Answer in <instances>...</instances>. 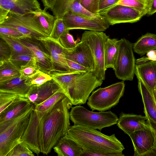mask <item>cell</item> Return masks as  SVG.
Segmentation results:
<instances>
[{"instance_id":"25","label":"cell","mask_w":156,"mask_h":156,"mask_svg":"<svg viewBox=\"0 0 156 156\" xmlns=\"http://www.w3.org/2000/svg\"><path fill=\"white\" fill-rule=\"evenodd\" d=\"M119 40L108 38L104 45V58L105 69H113L117 56Z\"/></svg>"},{"instance_id":"37","label":"cell","mask_w":156,"mask_h":156,"mask_svg":"<svg viewBox=\"0 0 156 156\" xmlns=\"http://www.w3.org/2000/svg\"><path fill=\"white\" fill-rule=\"evenodd\" d=\"M69 30H66L60 36L59 41L62 47L65 48H74L77 43L75 41L72 35L69 33Z\"/></svg>"},{"instance_id":"46","label":"cell","mask_w":156,"mask_h":156,"mask_svg":"<svg viewBox=\"0 0 156 156\" xmlns=\"http://www.w3.org/2000/svg\"><path fill=\"white\" fill-rule=\"evenodd\" d=\"M146 117L147 119V122L151 128L154 137V149L156 150V123L151 120L147 117Z\"/></svg>"},{"instance_id":"31","label":"cell","mask_w":156,"mask_h":156,"mask_svg":"<svg viewBox=\"0 0 156 156\" xmlns=\"http://www.w3.org/2000/svg\"><path fill=\"white\" fill-rule=\"evenodd\" d=\"M152 1V0H120L117 4L133 8L138 11L143 16L147 14L150 7Z\"/></svg>"},{"instance_id":"28","label":"cell","mask_w":156,"mask_h":156,"mask_svg":"<svg viewBox=\"0 0 156 156\" xmlns=\"http://www.w3.org/2000/svg\"><path fill=\"white\" fill-rule=\"evenodd\" d=\"M20 76V69L10 60L0 63V85Z\"/></svg>"},{"instance_id":"29","label":"cell","mask_w":156,"mask_h":156,"mask_svg":"<svg viewBox=\"0 0 156 156\" xmlns=\"http://www.w3.org/2000/svg\"><path fill=\"white\" fill-rule=\"evenodd\" d=\"M32 13L44 32L49 36L56 19L55 16L45 9H41L36 10Z\"/></svg>"},{"instance_id":"13","label":"cell","mask_w":156,"mask_h":156,"mask_svg":"<svg viewBox=\"0 0 156 156\" xmlns=\"http://www.w3.org/2000/svg\"><path fill=\"white\" fill-rule=\"evenodd\" d=\"M104 17L110 25L122 23H133L142 17L137 10L130 7L117 4L99 14Z\"/></svg>"},{"instance_id":"45","label":"cell","mask_w":156,"mask_h":156,"mask_svg":"<svg viewBox=\"0 0 156 156\" xmlns=\"http://www.w3.org/2000/svg\"><path fill=\"white\" fill-rule=\"evenodd\" d=\"M68 65L70 69V72L74 71L90 72L85 66L72 61L66 59Z\"/></svg>"},{"instance_id":"14","label":"cell","mask_w":156,"mask_h":156,"mask_svg":"<svg viewBox=\"0 0 156 156\" xmlns=\"http://www.w3.org/2000/svg\"><path fill=\"white\" fill-rule=\"evenodd\" d=\"M129 136L133 146L134 156L150 155L154 149V138L149 126L147 128L132 133Z\"/></svg>"},{"instance_id":"21","label":"cell","mask_w":156,"mask_h":156,"mask_svg":"<svg viewBox=\"0 0 156 156\" xmlns=\"http://www.w3.org/2000/svg\"><path fill=\"white\" fill-rule=\"evenodd\" d=\"M80 0H56L51 10L56 19L62 18L65 14L69 11L84 15L87 9L80 3Z\"/></svg>"},{"instance_id":"33","label":"cell","mask_w":156,"mask_h":156,"mask_svg":"<svg viewBox=\"0 0 156 156\" xmlns=\"http://www.w3.org/2000/svg\"><path fill=\"white\" fill-rule=\"evenodd\" d=\"M20 96H21L13 93L0 91V113Z\"/></svg>"},{"instance_id":"26","label":"cell","mask_w":156,"mask_h":156,"mask_svg":"<svg viewBox=\"0 0 156 156\" xmlns=\"http://www.w3.org/2000/svg\"><path fill=\"white\" fill-rule=\"evenodd\" d=\"M66 96L62 92L59 91L40 104L34 106L32 113L39 122L43 116L51 107Z\"/></svg>"},{"instance_id":"30","label":"cell","mask_w":156,"mask_h":156,"mask_svg":"<svg viewBox=\"0 0 156 156\" xmlns=\"http://www.w3.org/2000/svg\"><path fill=\"white\" fill-rule=\"evenodd\" d=\"M0 38L8 44L11 51V58L24 54H32L29 48L19 39L11 37L0 34Z\"/></svg>"},{"instance_id":"6","label":"cell","mask_w":156,"mask_h":156,"mask_svg":"<svg viewBox=\"0 0 156 156\" xmlns=\"http://www.w3.org/2000/svg\"><path fill=\"white\" fill-rule=\"evenodd\" d=\"M125 86L124 81L105 87H100L92 92L87 105L92 111L104 112L114 107L123 96Z\"/></svg>"},{"instance_id":"4","label":"cell","mask_w":156,"mask_h":156,"mask_svg":"<svg viewBox=\"0 0 156 156\" xmlns=\"http://www.w3.org/2000/svg\"><path fill=\"white\" fill-rule=\"evenodd\" d=\"M34 107L33 105L18 116L0 123V156H6L13 148L22 142V137Z\"/></svg>"},{"instance_id":"44","label":"cell","mask_w":156,"mask_h":156,"mask_svg":"<svg viewBox=\"0 0 156 156\" xmlns=\"http://www.w3.org/2000/svg\"><path fill=\"white\" fill-rule=\"evenodd\" d=\"M147 57H143L136 60V64L143 63L152 61L156 62V49L150 51L146 54Z\"/></svg>"},{"instance_id":"3","label":"cell","mask_w":156,"mask_h":156,"mask_svg":"<svg viewBox=\"0 0 156 156\" xmlns=\"http://www.w3.org/2000/svg\"><path fill=\"white\" fill-rule=\"evenodd\" d=\"M67 135L85 151L122 152L125 149L114 134L107 135L96 129L85 126H70Z\"/></svg>"},{"instance_id":"34","label":"cell","mask_w":156,"mask_h":156,"mask_svg":"<svg viewBox=\"0 0 156 156\" xmlns=\"http://www.w3.org/2000/svg\"><path fill=\"white\" fill-rule=\"evenodd\" d=\"M33 152L23 142L18 144L7 154L6 156H34Z\"/></svg>"},{"instance_id":"50","label":"cell","mask_w":156,"mask_h":156,"mask_svg":"<svg viewBox=\"0 0 156 156\" xmlns=\"http://www.w3.org/2000/svg\"><path fill=\"white\" fill-rule=\"evenodd\" d=\"M153 95L155 102L156 103V85L153 92Z\"/></svg>"},{"instance_id":"20","label":"cell","mask_w":156,"mask_h":156,"mask_svg":"<svg viewBox=\"0 0 156 156\" xmlns=\"http://www.w3.org/2000/svg\"><path fill=\"white\" fill-rule=\"evenodd\" d=\"M33 105L26 97H19L0 113V123L18 116L28 110Z\"/></svg>"},{"instance_id":"22","label":"cell","mask_w":156,"mask_h":156,"mask_svg":"<svg viewBox=\"0 0 156 156\" xmlns=\"http://www.w3.org/2000/svg\"><path fill=\"white\" fill-rule=\"evenodd\" d=\"M53 148L58 156H81L83 151L67 134L61 138Z\"/></svg>"},{"instance_id":"16","label":"cell","mask_w":156,"mask_h":156,"mask_svg":"<svg viewBox=\"0 0 156 156\" xmlns=\"http://www.w3.org/2000/svg\"><path fill=\"white\" fill-rule=\"evenodd\" d=\"M59 91L62 92L60 86L52 79L41 85L30 87L25 97L36 106Z\"/></svg>"},{"instance_id":"19","label":"cell","mask_w":156,"mask_h":156,"mask_svg":"<svg viewBox=\"0 0 156 156\" xmlns=\"http://www.w3.org/2000/svg\"><path fill=\"white\" fill-rule=\"evenodd\" d=\"M135 74L137 78L142 81L153 95L156 85V62L150 61L136 64Z\"/></svg>"},{"instance_id":"1","label":"cell","mask_w":156,"mask_h":156,"mask_svg":"<svg viewBox=\"0 0 156 156\" xmlns=\"http://www.w3.org/2000/svg\"><path fill=\"white\" fill-rule=\"evenodd\" d=\"M73 105L66 96L57 102L43 116L38 124L37 137L40 152L48 155L70 126L69 109Z\"/></svg>"},{"instance_id":"48","label":"cell","mask_w":156,"mask_h":156,"mask_svg":"<svg viewBox=\"0 0 156 156\" xmlns=\"http://www.w3.org/2000/svg\"><path fill=\"white\" fill-rule=\"evenodd\" d=\"M9 12L4 9L0 8V24L3 22Z\"/></svg>"},{"instance_id":"24","label":"cell","mask_w":156,"mask_h":156,"mask_svg":"<svg viewBox=\"0 0 156 156\" xmlns=\"http://www.w3.org/2000/svg\"><path fill=\"white\" fill-rule=\"evenodd\" d=\"M134 51L141 56L149 51L156 49V35L147 33L133 44Z\"/></svg>"},{"instance_id":"10","label":"cell","mask_w":156,"mask_h":156,"mask_svg":"<svg viewBox=\"0 0 156 156\" xmlns=\"http://www.w3.org/2000/svg\"><path fill=\"white\" fill-rule=\"evenodd\" d=\"M66 29L70 30L80 29L98 32L104 31L110 25L101 23L93 18L71 11L66 13L62 18Z\"/></svg>"},{"instance_id":"8","label":"cell","mask_w":156,"mask_h":156,"mask_svg":"<svg viewBox=\"0 0 156 156\" xmlns=\"http://www.w3.org/2000/svg\"><path fill=\"white\" fill-rule=\"evenodd\" d=\"M133 44L125 38L119 40L117 57L113 70L116 77L122 81L133 80L136 66Z\"/></svg>"},{"instance_id":"43","label":"cell","mask_w":156,"mask_h":156,"mask_svg":"<svg viewBox=\"0 0 156 156\" xmlns=\"http://www.w3.org/2000/svg\"><path fill=\"white\" fill-rule=\"evenodd\" d=\"M120 0H100L98 13H103L116 5Z\"/></svg>"},{"instance_id":"39","label":"cell","mask_w":156,"mask_h":156,"mask_svg":"<svg viewBox=\"0 0 156 156\" xmlns=\"http://www.w3.org/2000/svg\"><path fill=\"white\" fill-rule=\"evenodd\" d=\"M100 0H80V3L85 9L92 13L99 15V5Z\"/></svg>"},{"instance_id":"38","label":"cell","mask_w":156,"mask_h":156,"mask_svg":"<svg viewBox=\"0 0 156 156\" xmlns=\"http://www.w3.org/2000/svg\"><path fill=\"white\" fill-rule=\"evenodd\" d=\"M0 34L17 39L27 37L12 27L0 24Z\"/></svg>"},{"instance_id":"49","label":"cell","mask_w":156,"mask_h":156,"mask_svg":"<svg viewBox=\"0 0 156 156\" xmlns=\"http://www.w3.org/2000/svg\"><path fill=\"white\" fill-rule=\"evenodd\" d=\"M156 12V0H152L150 7L147 15H151Z\"/></svg>"},{"instance_id":"2","label":"cell","mask_w":156,"mask_h":156,"mask_svg":"<svg viewBox=\"0 0 156 156\" xmlns=\"http://www.w3.org/2000/svg\"><path fill=\"white\" fill-rule=\"evenodd\" d=\"M50 75L75 105L86 103L90 93L103 81L98 79L92 72H54Z\"/></svg>"},{"instance_id":"12","label":"cell","mask_w":156,"mask_h":156,"mask_svg":"<svg viewBox=\"0 0 156 156\" xmlns=\"http://www.w3.org/2000/svg\"><path fill=\"white\" fill-rule=\"evenodd\" d=\"M37 39L42 43L50 56L53 69L52 73L70 72V69L65 55L64 48L59 40L49 36Z\"/></svg>"},{"instance_id":"18","label":"cell","mask_w":156,"mask_h":156,"mask_svg":"<svg viewBox=\"0 0 156 156\" xmlns=\"http://www.w3.org/2000/svg\"><path fill=\"white\" fill-rule=\"evenodd\" d=\"M0 8L20 14L32 13L41 9L37 0H0Z\"/></svg>"},{"instance_id":"5","label":"cell","mask_w":156,"mask_h":156,"mask_svg":"<svg viewBox=\"0 0 156 156\" xmlns=\"http://www.w3.org/2000/svg\"><path fill=\"white\" fill-rule=\"evenodd\" d=\"M70 119L76 125L85 126L100 130L117 124L119 118L111 111L96 112L80 105L72 107Z\"/></svg>"},{"instance_id":"47","label":"cell","mask_w":156,"mask_h":156,"mask_svg":"<svg viewBox=\"0 0 156 156\" xmlns=\"http://www.w3.org/2000/svg\"><path fill=\"white\" fill-rule=\"evenodd\" d=\"M56 0H41L44 7V9L47 10L48 9H52Z\"/></svg>"},{"instance_id":"32","label":"cell","mask_w":156,"mask_h":156,"mask_svg":"<svg viewBox=\"0 0 156 156\" xmlns=\"http://www.w3.org/2000/svg\"><path fill=\"white\" fill-rule=\"evenodd\" d=\"M52 79L51 75L38 69L25 80V83L30 87L38 86Z\"/></svg>"},{"instance_id":"40","label":"cell","mask_w":156,"mask_h":156,"mask_svg":"<svg viewBox=\"0 0 156 156\" xmlns=\"http://www.w3.org/2000/svg\"><path fill=\"white\" fill-rule=\"evenodd\" d=\"M33 59L34 57L32 54H24L12 58L10 60L20 69L22 66L26 65L29 62Z\"/></svg>"},{"instance_id":"17","label":"cell","mask_w":156,"mask_h":156,"mask_svg":"<svg viewBox=\"0 0 156 156\" xmlns=\"http://www.w3.org/2000/svg\"><path fill=\"white\" fill-rule=\"evenodd\" d=\"M117 125L119 129L129 136L136 131L149 126L145 116L123 112L120 114Z\"/></svg>"},{"instance_id":"11","label":"cell","mask_w":156,"mask_h":156,"mask_svg":"<svg viewBox=\"0 0 156 156\" xmlns=\"http://www.w3.org/2000/svg\"><path fill=\"white\" fill-rule=\"evenodd\" d=\"M19 39L30 51L38 69L49 74L53 72L50 56L40 41L29 37Z\"/></svg>"},{"instance_id":"36","label":"cell","mask_w":156,"mask_h":156,"mask_svg":"<svg viewBox=\"0 0 156 156\" xmlns=\"http://www.w3.org/2000/svg\"><path fill=\"white\" fill-rule=\"evenodd\" d=\"M66 30L62 18L56 19L52 30L49 36L59 40L60 36Z\"/></svg>"},{"instance_id":"23","label":"cell","mask_w":156,"mask_h":156,"mask_svg":"<svg viewBox=\"0 0 156 156\" xmlns=\"http://www.w3.org/2000/svg\"><path fill=\"white\" fill-rule=\"evenodd\" d=\"M138 87L142 98L145 116L156 123V103L150 90L139 78Z\"/></svg>"},{"instance_id":"35","label":"cell","mask_w":156,"mask_h":156,"mask_svg":"<svg viewBox=\"0 0 156 156\" xmlns=\"http://www.w3.org/2000/svg\"><path fill=\"white\" fill-rule=\"evenodd\" d=\"M38 68L34 58L26 65L22 66L20 68V77L22 80H25L34 73Z\"/></svg>"},{"instance_id":"42","label":"cell","mask_w":156,"mask_h":156,"mask_svg":"<svg viewBox=\"0 0 156 156\" xmlns=\"http://www.w3.org/2000/svg\"><path fill=\"white\" fill-rule=\"evenodd\" d=\"M124 156L122 152L92 151L83 150L81 156Z\"/></svg>"},{"instance_id":"9","label":"cell","mask_w":156,"mask_h":156,"mask_svg":"<svg viewBox=\"0 0 156 156\" xmlns=\"http://www.w3.org/2000/svg\"><path fill=\"white\" fill-rule=\"evenodd\" d=\"M0 24L15 29L27 37L37 39L49 36L32 13L20 14L10 12Z\"/></svg>"},{"instance_id":"7","label":"cell","mask_w":156,"mask_h":156,"mask_svg":"<svg viewBox=\"0 0 156 156\" xmlns=\"http://www.w3.org/2000/svg\"><path fill=\"white\" fill-rule=\"evenodd\" d=\"M109 36L103 31H85L82 34L81 41L85 42L89 46L94 60L95 69L93 72L99 80L105 78L104 58L105 44Z\"/></svg>"},{"instance_id":"15","label":"cell","mask_w":156,"mask_h":156,"mask_svg":"<svg viewBox=\"0 0 156 156\" xmlns=\"http://www.w3.org/2000/svg\"><path fill=\"white\" fill-rule=\"evenodd\" d=\"M64 52L66 59L85 66L90 72H93L94 70L95 64L92 54L85 42L81 41L73 48H64Z\"/></svg>"},{"instance_id":"27","label":"cell","mask_w":156,"mask_h":156,"mask_svg":"<svg viewBox=\"0 0 156 156\" xmlns=\"http://www.w3.org/2000/svg\"><path fill=\"white\" fill-rule=\"evenodd\" d=\"M25 81L20 77L0 85V91L10 92L25 97L30 87L26 84Z\"/></svg>"},{"instance_id":"41","label":"cell","mask_w":156,"mask_h":156,"mask_svg":"<svg viewBox=\"0 0 156 156\" xmlns=\"http://www.w3.org/2000/svg\"><path fill=\"white\" fill-rule=\"evenodd\" d=\"M0 40V63L10 60L11 51L8 44L3 39Z\"/></svg>"}]
</instances>
